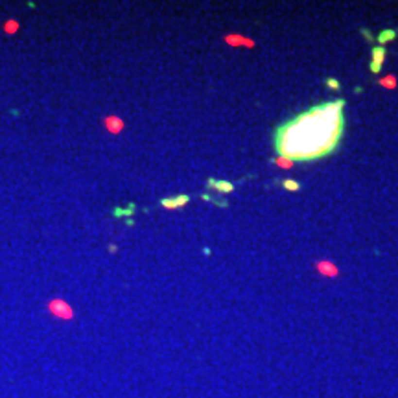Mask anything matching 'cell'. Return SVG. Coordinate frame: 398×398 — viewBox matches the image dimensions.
I'll use <instances>...</instances> for the list:
<instances>
[{
    "label": "cell",
    "instance_id": "9c48e42d",
    "mask_svg": "<svg viewBox=\"0 0 398 398\" xmlns=\"http://www.w3.org/2000/svg\"><path fill=\"white\" fill-rule=\"evenodd\" d=\"M225 43L232 44V46H242V44H245V46H255V43H253L251 39H243L242 35H227L225 37Z\"/></svg>",
    "mask_w": 398,
    "mask_h": 398
},
{
    "label": "cell",
    "instance_id": "8992f818",
    "mask_svg": "<svg viewBox=\"0 0 398 398\" xmlns=\"http://www.w3.org/2000/svg\"><path fill=\"white\" fill-rule=\"evenodd\" d=\"M105 127L111 133H120L124 129V122L118 116H107L105 118Z\"/></svg>",
    "mask_w": 398,
    "mask_h": 398
},
{
    "label": "cell",
    "instance_id": "3957f363",
    "mask_svg": "<svg viewBox=\"0 0 398 398\" xmlns=\"http://www.w3.org/2000/svg\"><path fill=\"white\" fill-rule=\"evenodd\" d=\"M385 48L383 46H374L372 48V59H371V72L372 74H378L381 70V65L385 61Z\"/></svg>",
    "mask_w": 398,
    "mask_h": 398
},
{
    "label": "cell",
    "instance_id": "52a82bcc",
    "mask_svg": "<svg viewBox=\"0 0 398 398\" xmlns=\"http://www.w3.org/2000/svg\"><path fill=\"white\" fill-rule=\"evenodd\" d=\"M317 269L321 275H325V277H336L337 275V267L332 262H317Z\"/></svg>",
    "mask_w": 398,
    "mask_h": 398
},
{
    "label": "cell",
    "instance_id": "7c38bea8",
    "mask_svg": "<svg viewBox=\"0 0 398 398\" xmlns=\"http://www.w3.org/2000/svg\"><path fill=\"white\" fill-rule=\"evenodd\" d=\"M275 164L277 166H280V168H292V160L284 159V157H278V159H275Z\"/></svg>",
    "mask_w": 398,
    "mask_h": 398
},
{
    "label": "cell",
    "instance_id": "7a4b0ae2",
    "mask_svg": "<svg viewBox=\"0 0 398 398\" xmlns=\"http://www.w3.org/2000/svg\"><path fill=\"white\" fill-rule=\"evenodd\" d=\"M48 310H50L52 315H55V317H59V319H65V321L74 317V310L70 308V304L61 301V299H53V301L48 304Z\"/></svg>",
    "mask_w": 398,
    "mask_h": 398
},
{
    "label": "cell",
    "instance_id": "ba28073f",
    "mask_svg": "<svg viewBox=\"0 0 398 398\" xmlns=\"http://www.w3.org/2000/svg\"><path fill=\"white\" fill-rule=\"evenodd\" d=\"M397 35H398L397 30H383L380 35L376 37V41L380 43V46H383V44H387V43H391V41H395V39H397Z\"/></svg>",
    "mask_w": 398,
    "mask_h": 398
},
{
    "label": "cell",
    "instance_id": "4fadbf2b",
    "mask_svg": "<svg viewBox=\"0 0 398 398\" xmlns=\"http://www.w3.org/2000/svg\"><path fill=\"white\" fill-rule=\"evenodd\" d=\"M327 87H330L332 90H339V88H341V85H339V81L334 80V78H328V80H327Z\"/></svg>",
    "mask_w": 398,
    "mask_h": 398
},
{
    "label": "cell",
    "instance_id": "30bf717a",
    "mask_svg": "<svg viewBox=\"0 0 398 398\" xmlns=\"http://www.w3.org/2000/svg\"><path fill=\"white\" fill-rule=\"evenodd\" d=\"M282 186L286 188V190H290V192H299V190H301V185H299L297 181H293V179H286V181H282Z\"/></svg>",
    "mask_w": 398,
    "mask_h": 398
},
{
    "label": "cell",
    "instance_id": "6da1fadb",
    "mask_svg": "<svg viewBox=\"0 0 398 398\" xmlns=\"http://www.w3.org/2000/svg\"><path fill=\"white\" fill-rule=\"evenodd\" d=\"M345 100L311 107L275 129V148L288 160L306 162L334 153L341 142Z\"/></svg>",
    "mask_w": 398,
    "mask_h": 398
},
{
    "label": "cell",
    "instance_id": "5bb4252c",
    "mask_svg": "<svg viewBox=\"0 0 398 398\" xmlns=\"http://www.w3.org/2000/svg\"><path fill=\"white\" fill-rule=\"evenodd\" d=\"M9 22H11V24H8V26H6V30H8V32H13V30H17V28H18V24L15 22V20H9Z\"/></svg>",
    "mask_w": 398,
    "mask_h": 398
},
{
    "label": "cell",
    "instance_id": "8fae6325",
    "mask_svg": "<svg viewBox=\"0 0 398 398\" xmlns=\"http://www.w3.org/2000/svg\"><path fill=\"white\" fill-rule=\"evenodd\" d=\"M380 85L381 87H387V88H395L397 87V78H395V76H387V78L380 80Z\"/></svg>",
    "mask_w": 398,
    "mask_h": 398
},
{
    "label": "cell",
    "instance_id": "5b68a950",
    "mask_svg": "<svg viewBox=\"0 0 398 398\" xmlns=\"http://www.w3.org/2000/svg\"><path fill=\"white\" fill-rule=\"evenodd\" d=\"M208 188H214L221 194H230L234 190V185L229 181H216V179H208Z\"/></svg>",
    "mask_w": 398,
    "mask_h": 398
},
{
    "label": "cell",
    "instance_id": "277c9868",
    "mask_svg": "<svg viewBox=\"0 0 398 398\" xmlns=\"http://www.w3.org/2000/svg\"><path fill=\"white\" fill-rule=\"evenodd\" d=\"M188 201H190V197L186 194H183V195H173V197H164V199H160V205H162L164 208H168V210H177V208L185 207Z\"/></svg>",
    "mask_w": 398,
    "mask_h": 398
}]
</instances>
